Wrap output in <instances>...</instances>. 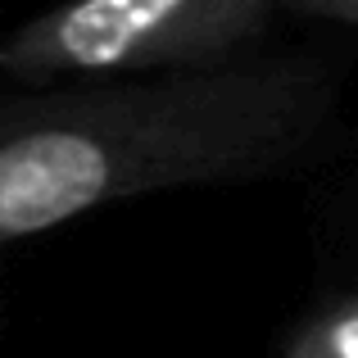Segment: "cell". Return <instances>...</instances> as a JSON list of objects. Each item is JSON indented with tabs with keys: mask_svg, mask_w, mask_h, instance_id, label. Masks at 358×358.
I'll use <instances>...</instances> for the list:
<instances>
[{
	"mask_svg": "<svg viewBox=\"0 0 358 358\" xmlns=\"http://www.w3.org/2000/svg\"><path fill=\"white\" fill-rule=\"evenodd\" d=\"M331 78L299 55L87 78L0 105V245L136 195L290 168L331 114Z\"/></svg>",
	"mask_w": 358,
	"mask_h": 358,
	"instance_id": "cell-1",
	"label": "cell"
},
{
	"mask_svg": "<svg viewBox=\"0 0 358 358\" xmlns=\"http://www.w3.org/2000/svg\"><path fill=\"white\" fill-rule=\"evenodd\" d=\"M286 0H59L0 41V73L50 87L59 78H141L213 69L250 55Z\"/></svg>",
	"mask_w": 358,
	"mask_h": 358,
	"instance_id": "cell-2",
	"label": "cell"
},
{
	"mask_svg": "<svg viewBox=\"0 0 358 358\" xmlns=\"http://www.w3.org/2000/svg\"><path fill=\"white\" fill-rule=\"evenodd\" d=\"M281 358H358V295L317 313Z\"/></svg>",
	"mask_w": 358,
	"mask_h": 358,
	"instance_id": "cell-3",
	"label": "cell"
},
{
	"mask_svg": "<svg viewBox=\"0 0 358 358\" xmlns=\"http://www.w3.org/2000/svg\"><path fill=\"white\" fill-rule=\"evenodd\" d=\"M290 9H304V14L331 18V23H350L358 27V0H286Z\"/></svg>",
	"mask_w": 358,
	"mask_h": 358,
	"instance_id": "cell-4",
	"label": "cell"
}]
</instances>
